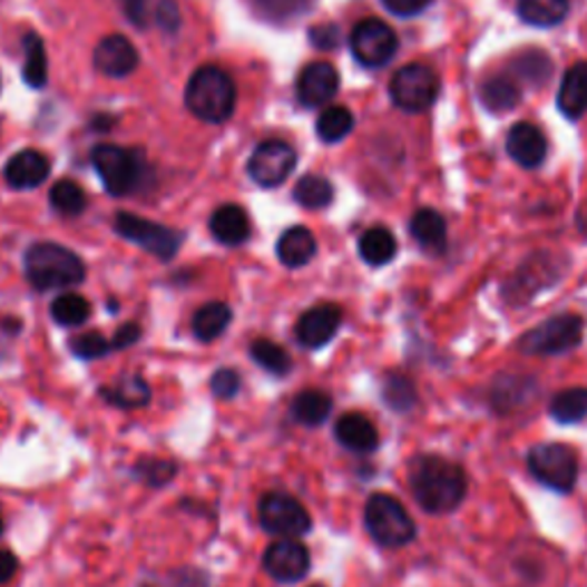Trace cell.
Returning a JSON list of instances; mask_svg holds the SVG:
<instances>
[{
	"label": "cell",
	"mask_w": 587,
	"mask_h": 587,
	"mask_svg": "<svg viewBox=\"0 0 587 587\" xmlns=\"http://www.w3.org/2000/svg\"><path fill=\"white\" fill-rule=\"evenodd\" d=\"M549 415L560 424H576L587 418V388H565L554 395Z\"/></svg>",
	"instance_id": "f546056e"
},
{
	"label": "cell",
	"mask_w": 587,
	"mask_h": 587,
	"mask_svg": "<svg viewBox=\"0 0 587 587\" xmlns=\"http://www.w3.org/2000/svg\"><path fill=\"white\" fill-rule=\"evenodd\" d=\"M558 108L571 123L587 112V62H576L565 71L558 90Z\"/></svg>",
	"instance_id": "44dd1931"
},
{
	"label": "cell",
	"mask_w": 587,
	"mask_h": 587,
	"mask_svg": "<svg viewBox=\"0 0 587 587\" xmlns=\"http://www.w3.org/2000/svg\"><path fill=\"white\" fill-rule=\"evenodd\" d=\"M71 351L78 356V359H86V361H95V359H101L106 356L108 351H112V344L110 340H106L101 333L97 331H88L84 335H76L71 337L69 342Z\"/></svg>",
	"instance_id": "ab89813d"
},
{
	"label": "cell",
	"mask_w": 587,
	"mask_h": 587,
	"mask_svg": "<svg viewBox=\"0 0 587 587\" xmlns=\"http://www.w3.org/2000/svg\"><path fill=\"white\" fill-rule=\"evenodd\" d=\"M411 237L427 253H443L448 246V223L437 209H418L411 218Z\"/></svg>",
	"instance_id": "7402d4cb"
},
{
	"label": "cell",
	"mask_w": 587,
	"mask_h": 587,
	"mask_svg": "<svg viewBox=\"0 0 587 587\" xmlns=\"http://www.w3.org/2000/svg\"><path fill=\"white\" fill-rule=\"evenodd\" d=\"M257 515H260V526L268 535H276L281 539H296L310 532L312 528V519L305 507L294 496L281 491L264 493L257 507Z\"/></svg>",
	"instance_id": "30bf717a"
},
{
	"label": "cell",
	"mask_w": 587,
	"mask_h": 587,
	"mask_svg": "<svg viewBox=\"0 0 587 587\" xmlns=\"http://www.w3.org/2000/svg\"><path fill=\"white\" fill-rule=\"evenodd\" d=\"M90 315H92V305L81 294L67 292L51 303V317L60 326H81L90 320Z\"/></svg>",
	"instance_id": "d6a6232c"
},
{
	"label": "cell",
	"mask_w": 587,
	"mask_h": 587,
	"mask_svg": "<svg viewBox=\"0 0 587 587\" xmlns=\"http://www.w3.org/2000/svg\"><path fill=\"white\" fill-rule=\"evenodd\" d=\"M576 225H578V229H580L583 234H587V198H585V203L580 205V209H578V214H576Z\"/></svg>",
	"instance_id": "f907efd6"
},
{
	"label": "cell",
	"mask_w": 587,
	"mask_h": 587,
	"mask_svg": "<svg viewBox=\"0 0 587 587\" xmlns=\"http://www.w3.org/2000/svg\"><path fill=\"white\" fill-rule=\"evenodd\" d=\"M229 322H232V310L223 301H212L195 312L190 329H193V335L198 340L212 342L227 331Z\"/></svg>",
	"instance_id": "f1b7e54d"
},
{
	"label": "cell",
	"mask_w": 587,
	"mask_h": 587,
	"mask_svg": "<svg viewBox=\"0 0 587 587\" xmlns=\"http://www.w3.org/2000/svg\"><path fill=\"white\" fill-rule=\"evenodd\" d=\"M19 569V560L12 551H0V583H8L10 578H14Z\"/></svg>",
	"instance_id": "681fc988"
},
{
	"label": "cell",
	"mask_w": 587,
	"mask_h": 587,
	"mask_svg": "<svg viewBox=\"0 0 587 587\" xmlns=\"http://www.w3.org/2000/svg\"><path fill=\"white\" fill-rule=\"evenodd\" d=\"M528 471L535 482L556 493H571L578 482V454L565 443H537L526 457Z\"/></svg>",
	"instance_id": "5b68a950"
},
{
	"label": "cell",
	"mask_w": 587,
	"mask_h": 587,
	"mask_svg": "<svg viewBox=\"0 0 587 587\" xmlns=\"http://www.w3.org/2000/svg\"><path fill=\"white\" fill-rule=\"evenodd\" d=\"M407 476L415 502L432 517L457 512L468 493V476L463 466L441 454L413 457Z\"/></svg>",
	"instance_id": "6da1fadb"
},
{
	"label": "cell",
	"mask_w": 587,
	"mask_h": 587,
	"mask_svg": "<svg viewBox=\"0 0 587 587\" xmlns=\"http://www.w3.org/2000/svg\"><path fill=\"white\" fill-rule=\"evenodd\" d=\"M123 6H125L127 19L136 28H147L149 26V17H151L149 0H123Z\"/></svg>",
	"instance_id": "bcb514c9"
},
{
	"label": "cell",
	"mask_w": 587,
	"mask_h": 587,
	"mask_svg": "<svg viewBox=\"0 0 587 587\" xmlns=\"http://www.w3.org/2000/svg\"><path fill=\"white\" fill-rule=\"evenodd\" d=\"M480 99L491 112H507L519 106L521 86L515 76L496 74L480 86Z\"/></svg>",
	"instance_id": "cb8c5ba5"
},
{
	"label": "cell",
	"mask_w": 587,
	"mask_h": 587,
	"mask_svg": "<svg viewBox=\"0 0 587 587\" xmlns=\"http://www.w3.org/2000/svg\"><path fill=\"white\" fill-rule=\"evenodd\" d=\"M342 324V310L333 303H322L303 312L296 322V340L307 349L326 346Z\"/></svg>",
	"instance_id": "9a60e30c"
},
{
	"label": "cell",
	"mask_w": 587,
	"mask_h": 587,
	"mask_svg": "<svg viewBox=\"0 0 587 587\" xmlns=\"http://www.w3.org/2000/svg\"><path fill=\"white\" fill-rule=\"evenodd\" d=\"M209 229L218 244L234 248L248 242L251 221L239 205H223L209 218Z\"/></svg>",
	"instance_id": "ffe728a7"
},
{
	"label": "cell",
	"mask_w": 587,
	"mask_h": 587,
	"mask_svg": "<svg viewBox=\"0 0 587 587\" xmlns=\"http://www.w3.org/2000/svg\"><path fill=\"white\" fill-rule=\"evenodd\" d=\"M95 65L110 78H125L138 67V51L125 35H108L95 49Z\"/></svg>",
	"instance_id": "e0dca14e"
},
{
	"label": "cell",
	"mask_w": 587,
	"mask_h": 587,
	"mask_svg": "<svg viewBox=\"0 0 587 587\" xmlns=\"http://www.w3.org/2000/svg\"><path fill=\"white\" fill-rule=\"evenodd\" d=\"M49 173H51L49 159L37 149H23V151L14 154L6 166V179L17 190L42 186L47 182Z\"/></svg>",
	"instance_id": "d6986e66"
},
{
	"label": "cell",
	"mask_w": 587,
	"mask_h": 587,
	"mask_svg": "<svg viewBox=\"0 0 587 587\" xmlns=\"http://www.w3.org/2000/svg\"><path fill=\"white\" fill-rule=\"evenodd\" d=\"M23 47H26V65H23V81L30 88H45L47 78H49V60H47V49L42 37L37 32H28L23 37Z\"/></svg>",
	"instance_id": "4dcf8cb0"
},
{
	"label": "cell",
	"mask_w": 587,
	"mask_h": 587,
	"mask_svg": "<svg viewBox=\"0 0 587 587\" xmlns=\"http://www.w3.org/2000/svg\"><path fill=\"white\" fill-rule=\"evenodd\" d=\"M363 521L368 535L383 549H402L418 535L415 521L407 512V507L390 493H372L368 498Z\"/></svg>",
	"instance_id": "277c9868"
},
{
	"label": "cell",
	"mask_w": 587,
	"mask_h": 587,
	"mask_svg": "<svg viewBox=\"0 0 587 587\" xmlns=\"http://www.w3.org/2000/svg\"><path fill=\"white\" fill-rule=\"evenodd\" d=\"M138 473L140 478L151 485V487H164L168 485L175 473H177V463L168 461V459H147L138 466Z\"/></svg>",
	"instance_id": "60d3db41"
},
{
	"label": "cell",
	"mask_w": 587,
	"mask_h": 587,
	"mask_svg": "<svg viewBox=\"0 0 587 587\" xmlns=\"http://www.w3.org/2000/svg\"><path fill=\"white\" fill-rule=\"evenodd\" d=\"M333 184L322 175H305L294 186V200L305 209H324L333 203Z\"/></svg>",
	"instance_id": "1f68e13d"
},
{
	"label": "cell",
	"mask_w": 587,
	"mask_h": 587,
	"mask_svg": "<svg viewBox=\"0 0 587 587\" xmlns=\"http://www.w3.org/2000/svg\"><path fill=\"white\" fill-rule=\"evenodd\" d=\"M441 81L432 67L411 62L390 78V99L404 112H422L439 97Z\"/></svg>",
	"instance_id": "ba28073f"
},
{
	"label": "cell",
	"mask_w": 587,
	"mask_h": 587,
	"mask_svg": "<svg viewBox=\"0 0 587 587\" xmlns=\"http://www.w3.org/2000/svg\"><path fill=\"white\" fill-rule=\"evenodd\" d=\"M335 439L342 448L351 452L370 454L379 448V429L368 415L351 411L340 415V420L335 422Z\"/></svg>",
	"instance_id": "ac0fdd59"
},
{
	"label": "cell",
	"mask_w": 587,
	"mask_h": 587,
	"mask_svg": "<svg viewBox=\"0 0 587 587\" xmlns=\"http://www.w3.org/2000/svg\"><path fill=\"white\" fill-rule=\"evenodd\" d=\"M296 168V151L283 140H266L257 145L248 162V175L264 188L281 186Z\"/></svg>",
	"instance_id": "7c38bea8"
},
{
	"label": "cell",
	"mask_w": 587,
	"mask_h": 587,
	"mask_svg": "<svg viewBox=\"0 0 587 587\" xmlns=\"http://www.w3.org/2000/svg\"><path fill=\"white\" fill-rule=\"evenodd\" d=\"M583 340V320L571 312L544 320L519 337V351L526 356H562Z\"/></svg>",
	"instance_id": "8992f818"
},
{
	"label": "cell",
	"mask_w": 587,
	"mask_h": 587,
	"mask_svg": "<svg viewBox=\"0 0 587 587\" xmlns=\"http://www.w3.org/2000/svg\"><path fill=\"white\" fill-rule=\"evenodd\" d=\"M264 571L278 583H299L310 571V551L296 539L273 541L262 556Z\"/></svg>",
	"instance_id": "4fadbf2b"
},
{
	"label": "cell",
	"mask_w": 587,
	"mask_h": 587,
	"mask_svg": "<svg viewBox=\"0 0 587 587\" xmlns=\"http://www.w3.org/2000/svg\"><path fill=\"white\" fill-rule=\"evenodd\" d=\"M541 260V255H535L532 257V264H535V273H549V271H554L556 268V264H554V257H549V255H546V262L541 264L539 262ZM535 281V276H532V271L528 268V264H524V268L519 271V276H517V285H512L510 290L515 292V294H510V299L512 301H524V299H530V283ZM551 285V278H544L541 281V287H549Z\"/></svg>",
	"instance_id": "f35d334b"
},
{
	"label": "cell",
	"mask_w": 587,
	"mask_h": 587,
	"mask_svg": "<svg viewBox=\"0 0 587 587\" xmlns=\"http://www.w3.org/2000/svg\"><path fill=\"white\" fill-rule=\"evenodd\" d=\"M184 99L188 110L195 117H200L203 123L221 125L229 120L234 112L237 88H234L232 78L223 69L207 65L190 76Z\"/></svg>",
	"instance_id": "7a4b0ae2"
},
{
	"label": "cell",
	"mask_w": 587,
	"mask_h": 587,
	"mask_svg": "<svg viewBox=\"0 0 587 587\" xmlns=\"http://www.w3.org/2000/svg\"><path fill=\"white\" fill-rule=\"evenodd\" d=\"M251 356L262 370L276 374V376H285L292 370V359L287 351L281 344L264 340V337L251 344Z\"/></svg>",
	"instance_id": "d590c367"
},
{
	"label": "cell",
	"mask_w": 587,
	"mask_h": 587,
	"mask_svg": "<svg viewBox=\"0 0 587 587\" xmlns=\"http://www.w3.org/2000/svg\"><path fill=\"white\" fill-rule=\"evenodd\" d=\"M507 154L512 156V162L519 164L521 168H537L544 164L546 154H549V143H546V136L541 134L539 127L530 123H519L507 134Z\"/></svg>",
	"instance_id": "2e32d148"
},
{
	"label": "cell",
	"mask_w": 587,
	"mask_h": 587,
	"mask_svg": "<svg viewBox=\"0 0 587 587\" xmlns=\"http://www.w3.org/2000/svg\"><path fill=\"white\" fill-rule=\"evenodd\" d=\"M3 530H6V524H3V519H0V535H3Z\"/></svg>",
	"instance_id": "816d5d0a"
},
{
	"label": "cell",
	"mask_w": 587,
	"mask_h": 587,
	"mask_svg": "<svg viewBox=\"0 0 587 587\" xmlns=\"http://www.w3.org/2000/svg\"><path fill=\"white\" fill-rule=\"evenodd\" d=\"M381 395H383V402L398 413H407L418 404V390L413 381L404 374H388L383 379Z\"/></svg>",
	"instance_id": "e575fe53"
},
{
	"label": "cell",
	"mask_w": 587,
	"mask_h": 587,
	"mask_svg": "<svg viewBox=\"0 0 587 587\" xmlns=\"http://www.w3.org/2000/svg\"><path fill=\"white\" fill-rule=\"evenodd\" d=\"M359 253L361 260L370 266H385L388 262H393L398 255V239L395 234L388 227H370L363 232V237L359 239Z\"/></svg>",
	"instance_id": "4316f807"
},
{
	"label": "cell",
	"mask_w": 587,
	"mask_h": 587,
	"mask_svg": "<svg viewBox=\"0 0 587 587\" xmlns=\"http://www.w3.org/2000/svg\"><path fill=\"white\" fill-rule=\"evenodd\" d=\"M26 276L35 290H62L86 281V264L60 244H35L26 253Z\"/></svg>",
	"instance_id": "3957f363"
},
{
	"label": "cell",
	"mask_w": 587,
	"mask_h": 587,
	"mask_svg": "<svg viewBox=\"0 0 587 587\" xmlns=\"http://www.w3.org/2000/svg\"><path fill=\"white\" fill-rule=\"evenodd\" d=\"M351 131H354V112L344 106H329L322 110L317 120V136L320 140L333 145L344 140Z\"/></svg>",
	"instance_id": "836d02e7"
},
{
	"label": "cell",
	"mask_w": 587,
	"mask_h": 587,
	"mask_svg": "<svg viewBox=\"0 0 587 587\" xmlns=\"http://www.w3.org/2000/svg\"><path fill=\"white\" fill-rule=\"evenodd\" d=\"M381 3L395 17H418L432 6V0H381Z\"/></svg>",
	"instance_id": "7bdbcfd3"
},
{
	"label": "cell",
	"mask_w": 587,
	"mask_h": 587,
	"mask_svg": "<svg viewBox=\"0 0 587 587\" xmlns=\"http://www.w3.org/2000/svg\"><path fill=\"white\" fill-rule=\"evenodd\" d=\"M154 19L168 32L177 30L179 28V8H177L175 0H159V3H156Z\"/></svg>",
	"instance_id": "f6af8a7d"
},
{
	"label": "cell",
	"mask_w": 587,
	"mask_h": 587,
	"mask_svg": "<svg viewBox=\"0 0 587 587\" xmlns=\"http://www.w3.org/2000/svg\"><path fill=\"white\" fill-rule=\"evenodd\" d=\"M262 6L266 8V12H276L281 17H287L290 12H301L303 8L310 6V0H262ZM305 12V10H303Z\"/></svg>",
	"instance_id": "7dc6e473"
},
{
	"label": "cell",
	"mask_w": 587,
	"mask_h": 587,
	"mask_svg": "<svg viewBox=\"0 0 587 587\" xmlns=\"http://www.w3.org/2000/svg\"><path fill=\"white\" fill-rule=\"evenodd\" d=\"M521 21L535 28H554L569 14V0H517Z\"/></svg>",
	"instance_id": "83f0119b"
},
{
	"label": "cell",
	"mask_w": 587,
	"mask_h": 587,
	"mask_svg": "<svg viewBox=\"0 0 587 587\" xmlns=\"http://www.w3.org/2000/svg\"><path fill=\"white\" fill-rule=\"evenodd\" d=\"M515 69L519 71V76H524L526 81H535V84H544L546 78L554 74V65L544 51H524L517 60H515Z\"/></svg>",
	"instance_id": "74e56055"
},
{
	"label": "cell",
	"mask_w": 587,
	"mask_h": 587,
	"mask_svg": "<svg viewBox=\"0 0 587 587\" xmlns=\"http://www.w3.org/2000/svg\"><path fill=\"white\" fill-rule=\"evenodd\" d=\"M115 232L125 237L127 242L140 246L143 251L151 253L159 260H173L184 242V234H179L173 227H166L162 223H154L127 212H120L115 216Z\"/></svg>",
	"instance_id": "9c48e42d"
},
{
	"label": "cell",
	"mask_w": 587,
	"mask_h": 587,
	"mask_svg": "<svg viewBox=\"0 0 587 587\" xmlns=\"http://www.w3.org/2000/svg\"><path fill=\"white\" fill-rule=\"evenodd\" d=\"M99 395L120 409H140L151 400V390L143 376H123L110 385L99 388Z\"/></svg>",
	"instance_id": "d4e9b609"
},
{
	"label": "cell",
	"mask_w": 587,
	"mask_h": 587,
	"mask_svg": "<svg viewBox=\"0 0 587 587\" xmlns=\"http://www.w3.org/2000/svg\"><path fill=\"white\" fill-rule=\"evenodd\" d=\"M333 411V398L324 390L317 388H307L301 390V393L292 402V418L303 424V427H320L329 420Z\"/></svg>",
	"instance_id": "484cf974"
},
{
	"label": "cell",
	"mask_w": 587,
	"mask_h": 587,
	"mask_svg": "<svg viewBox=\"0 0 587 587\" xmlns=\"http://www.w3.org/2000/svg\"><path fill=\"white\" fill-rule=\"evenodd\" d=\"M312 587H324V585H312Z\"/></svg>",
	"instance_id": "f5cc1de1"
},
{
	"label": "cell",
	"mask_w": 587,
	"mask_h": 587,
	"mask_svg": "<svg viewBox=\"0 0 587 587\" xmlns=\"http://www.w3.org/2000/svg\"><path fill=\"white\" fill-rule=\"evenodd\" d=\"M310 42L315 45L317 49H324V51H331L340 45V30L337 26L333 23H326V26H315L310 30Z\"/></svg>",
	"instance_id": "ee69618b"
},
{
	"label": "cell",
	"mask_w": 587,
	"mask_h": 587,
	"mask_svg": "<svg viewBox=\"0 0 587 587\" xmlns=\"http://www.w3.org/2000/svg\"><path fill=\"white\" fill-rule=\"evenodd\" d=\"M278 260L287 266V268H301L305 266L312 257L317 253V239L315 234H312L307 227L303 225H294L290 229H285L283 237L278 239L276 246Z\"/></svg>",
	"instance_id": "603a6c76"
},
{
	"label": "cell",
	"mask_w": 587,
	"mask_h": 587,
	"mask_svg": "<svg viewBox=\"0 0 587 587\" xmlns=\"http://www.w3.org/2000/svg\"><path fill=\"white\" fill-rule=\"evenodd\" d=\"M138 340H140V326L138 324H125V326L117 329L110 344H112V349H127V346L136 344Z\"/></svg>",
	"instance_id": "c3c4849f"
},
{
	"label": "cell",
	"mask_w": 587,
	"mask_h": 587,
	"mask_svg": "<svg viewBox=\"0 0 587 587\" xmlns=\"http://www.w3.org/2000/svg\"><path fill=\"white\" fill-rule=\"evenodd\" d=\"M340 90V74L331 62H310L296 81V97L305 108L329 104Z\"/></svg>",
	"instance_id": "5bb4252c"
},
{
	"label": "cell",
	"mask_w": 587,
	"mask_h": 587,
	"mask_svg": "<svg viewBox=\"0 0 587 587\" xmlns=\"http://www.w3.org/2000/svg\"><path fill=\"white\" fill-rule=\"evenodd\" d=\"M86 205H88V198H86L84 188L71 179H60L51 188V207L62 216L84 214Z\"/></svg>",
	"instance_id": "8d00e7d4"
},
{
	"label": "cell",
	"mask_w": 587,
	"mask_h": 587,
	"mask_svg": "<svg viewBox=\"0 0 587 587\" xmlns=\"http://www.w3.org/2000/svg\"><path fill=\"white\" fill-rule=\"evenodd\" d=\"M92 166L99 173L106 190L115 198L134 193L145 177V162L136 149L117 145H97L92 149Z\"/></svg>",
	"instance_id": "52a82bcc"
},
{
	"label": "cell",
	"mask_w": 587,
	"mask_h": 587,
	"mask_svg": "<svg viewBox=\"0 0 587 587\" xmlns=\"http://www.w3.org/2000/svg\"><path fill=\"white\" fill-rule=\"evenodd\" d=\"M349 45H351V53H354V58L363 67L379 69L395 58L400 39L395 30L390 28L385 21L363 19L356 23L354 30H351Z\"/></svg>",
	"instance_id": "8fae6325"
},
{
	"label": "cell",
	"mask_w": 587,
	"mask_h": 587,
	"mask_svg": "<svg viewBox=\"0 0 587 587\" xmlns=\"http://www.w3.org/2000/svg\"><path fill=\"white\" fill-rule=\"evenodd\" d=\"M209 388L212 393L218 398V400H232L234 395L239 393L242 388V376L237 370H229V368H221L218 372H214L212 381H209Z\"/></svg>",
	"instance_id": "b9f144b4"
}]
</instances>
